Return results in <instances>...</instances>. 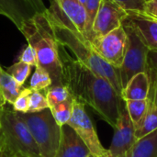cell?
<instances>
[{"instance_id":"1","label":"cell","mask_w":157,"mask_h":157,"mask_svg":"<svg viewBox=\"0 0 157 157\" xmlns=\"http://www.w3.org/2000/svg\"><path fill=\"white\" fill-rule=\"evenodd\" d=\"M59 52L63 66V84L68 88L73 99L90 107L114 129L124 100L106 79L72 57L62 45Z\"/></svg>"},{"instance_id":"2","label":"cell","mask_w":157,"mask_h":157,"mask_svg":"<svg viewBox=\"0 0 157 157\" xmlns=\"http://www.w3.org/2000/svg\"><path fill=\"white\" fill-rule=\"evenodd\" d=\"M37 53L38 65L48 72L52 86L63 84V66L60 58V44L55 37L53 27L47 9L35 13L18 29Z\"/></svg>"},{"instance_id":"3","label":"cell","mask_w":157,"mask_h":157,"mask_svg":"<svg viewBox=\"0 0 157 157\" xmlns=\"http://www.w3.org/2000/svg\"><path fill=\"white\" fill-rule=\"evenodd\" d=\"M47 12L59 44L66 50H69L73 53L75 59L84 64L94 74L106 79L121 96L122 92V86L121 83L119 69L104 61L94 51L89 41L65 25L54 13L49 10L48 7Z\"/></svg>"},{"instance_id":"4","label":"cell","mask_w":157,"mask_h":157,"mask_svg":"<svg viewBox=\"0 0 157 157\" xmlns=\"http://www.w3.org/2000/svg\"><path fill=\"white\" fill-rule=\"evenodd\" d=\"M0 151L3 157H41L28 129L13 109H0Z\"/></svg>"},{"instance_id":"5","label":"cell","mask_w":157,"mask_h":157,"mask_svg":"<svg viewBox=\"0 0 157 157\" xmlns=\"http://www.w3.org/2000/svg\"><path fill=\"white\" fill-rule=\"evenodd\" d=\"M17 113L29 130L40 156L55 157L61 140V127L54 121L51 109Z\"/></svg>"},{"instance_id":"6","label":"cell","mask_w":157,"mask_h":157,"mask_svg":"<svg viewBox=\"0 0 157 157\" xmlns=\"http://www.w3.org/2000/svg\"><path fill=\"white\" fill-rule=\"evenodd\" d=\"M128 36V45L119 74L122 90L128 82L137 74L147 73V55L149 49L143 42L137 32L130 25L122 24Z\"/></svg>"},{"instance_id":"7","label":"cell","mask_w":157,"mask_h":157,"mask_svg":"<svg viewBox=\"0 0 157 157\" xmlns=\"http://www.w3.org/2000/svg\"><path fill=\"white\" fill-rule=\"evenodd\" d=\"M80 137L90 154L95 157H106L110 155L98 138L95 125L87 114L85 105L73 99V114L67 123Z\"/></svg>"},{"instance_id":"8","label":"cell","mask_w":157,"mask_h":157,"mask_svg":"<svg viewBox=\"0 0 157 157\" xmlns=\"http://www.w3.org/2000/svg\"><path fill=\"white\" fill-rule=\"evenodd\" d=\"M90 44L104 61L119 69L122 64L128 45L127 32L122 25L104 36L95 38Z\"/></svg>"},{"instance_id":"9","label":"cell","mask_w":157,"mask_h":157,"mask_svg":"<svg viewBox=\"0 0 157 157\" xmlns=\"http://www.w3.org/2000/svg\"><path fill=\"white\" fill-rule=\"evenodd\" d=\"M48 9L54 13L65 25L89 41L87 17L85 6L80 0H52Z\"/></svg>"},{"instance_id":"10","label":"cell","mask_w":157,"mask_h":157,"mask_svg":"<svg viewBox=\"0 0 157 157\" xmlns=\"http://www.w3.org/2000/svg\"><path fill=\"white\" fill-rule=\"evenodd\" d=\"M129 12L113 0H102L92 25L94 39L122 26ZM93 39V40H94Z\"/></svg>"},{"instance_id":"11","label":"cell","mask_w":157,"mask_h":157,"mask_svg":"<svg viewBox=\"0 0 157 157\" xmlns=\"http://www.w3.org/2000/svg\"><path fill=\"white\" fill-rule=\"evenodd\" d=\"M136 141L134 126L123 102L120 118L114 128V135L109 151L114 156L127 157Z\"/></svg>"},{"instance_id":"12","label":"cell","mask_w":157,"mask_h":157,"mask_svg":"<svg viewBox=\"0 0 157 157\" xmlns=\"http://www.w3.org/2000/svg\"><path fill=\"white\" fill-rule=\"evenodd\" d=\"M123 23L134 29L149 50H157V20L141 12H130Z\"/></svg>"},{"instance_id":"13","label":"cell","mask_w":157,"mask_h":157,"mask_svg":"<svg viewBox=\"0 0 157 157\" xmlns=\"http://www.w3.org/2000/svg\"><path fill=\"white\" fill-rule=\"evenodd\" d=\"M90 155L89 150L69 126L61 127V140L55 157H86Z\"/></svg>"},{"instance_id":"14","label":"cell","mask_w":157,"mask_h":157,"mask_svg":"<svg viewBox=\"0 0 157 157\" xmlns=\"http://www.w3.org/2000/svg\"><path fill=\"white\" fill-rule=\"evenodd\" d=\"M35 12L25 0H0V16L11 21L17 29Z\"/></svg>"},{"instance_id":"15","label":"cell","mask_w":157,"mask_h":157,"mask_svg":"<svg viewBox=\"0 0 157 157\" xmlns=\"http://www.w3.org/2000/svg\"><path fill=\"white\" fill-rule=\"evenodd\" d=\"M150 78L147 73L134 75L121 92V98L125 100H144L150 96Z\"/></svg>"},{"instance_id":"16","label":"cell","mask_w":157,"mask_h":157,"mask_svg":"<svg viewBox=\"0 0 157 157\" xmlns=\"http://www.w3.org/2000/svg\"><path fill=\"white\" fill-rule=\"evenodd\" d=\"M23 86H20L0 64V100L3 106L12 105Z\"/></svg>"},{"instance_id":"17","label":"cell","mask_w":157,"mask_h":157,"mask_svg":"<svg viewBox=\"0 0 157 157\" xmlns=\"http://www.w3.org/2000/svg\"><path fill=\"white\" fill-rule=\"evenodd\" d=\"M127 157H157V130L137 140Z\"/></svg>"},{"instance_id":"18","label":"cell","mask_w":157,"mask_h":157,"mask_svg":"<svg viewBox=\"0 0 157 157\" xmlns=\"http://www.w3.org/2000/svg\"><path fill=\"white\" fill-rule=\"evenodd\" d=\"M157 130V106L152 101L150 103L149 109L142 120L141 123L137 128H135V138L139 140Z\"/></svg>"},{"instance_id":"19","label":"cell","mask_w":157,"mask_h":157,"mask_svg":"<svg viewBox=\"0 0 157 157\" xmlns=\"http://www.w3.org/2000/svg\"><path fill=\"white\" fill-rule=\"evenodd\" d=\"M151 103V99H144V100H125L124 104L128 114L131 118V121L135 128L139 126L142 120L145 116L149 106Z\"/></svg>"},{"instance_id":"20","label":"cell","mask_w":157,"mask_h":157,"mask_svg":"<svg viewBox=\"0 0 157 157\" xmlns=\"http://www.w3.org/2000/svg\"><path fill=\"white\" fill-rule=\"evenodd\" d=\"M56 123L62 127L66 125L73 114V98L50 109Z\"/></svg>"},{"instance_id":"21","label":"cell","mask_w":157,"mask_h":157,"mask_svg":"<svg viewBox=\"0 0 157 157\" xmlns=\"http://www.w3.org/2000/svg\"><path fill=\"white\" fill-rule=\"evenodd\" d=\"M52 86V80L46 70L40 66L35 67V71L29 80V88L34 91L47 90Z\"/></svg>"},{"instance_id":"22","label":"cell","mask_w":157,"mask_h":157,"mask_svg":"<svg viewBox=\"0 0 157 157\" xmlns=\"http://www.w3.org/2000/svg\"><path fill=\"white\" fill-rule=\"evenodd\" d=\"M45 96L49 103V109L72 98L68 88L64 85L50 86L45 90Z\"/></svg>"},{"instance_id":"23","label":"cell","mask_w":157,"mask_h":157,"mask_svg":"<svg viewBox=\"0 0 157 157\" xmlns=\"http://www.w3.org/2000/svg\"><path fill=\"white\" fill-rule=\"evenodd\" d=\"M6 71L20 85L24 86L25 82L27 81L30 72H31V66L24 63L22 62L17 61V63H14L12 65L7 67Z\"/></svg>"},{"instance_id":"24","label":"cell","mask_w":157,"mask_h":157,"mask_svg":"<svg viewBox=\"0 0 157 157\" xmlns=\"http://www.w3.org/2000/svg\"><path fill=\"white\" fill-rule=\"evenodd\" d=\"M101 1L102 0H85L84 2V6L87 17V30L89 36V42H91L94 39L92 33V25L96 17V15L98 11V8L100 6Z\"/></svg>"},{"instance_id":"25","label":"cell","mask_w":157,"mask_h":157,"mask_svg":"<svg viewBox=\"0 0 157 157\" xmlns=\"http://www.w3.org/2000/svg\"><path fill=\"white\" fill-rule=\"evenodd\" d=\"M49 109V103L46 98V96L40 91L31 90L29 97V112H39Z\"/></svg>"},{"instance_id":"26","label":"cell","mask_w":157,"mask_h":157,"mask_svg":"<svg viewBox=\"0 0 157 157\" xmlns=\"http://www.w3.org/2000/svg\"><path fill=\"white\" fill-rule=\"evenodd\" d=\"M31 89L29 87H23L14 103L12 104V109L16 112L27 113L29 112V97Z\"/></svg>"},{"instance_id":"27","label":"cell","mask_w":157,"mask_h":157,"mask_svg":"<svg viewBox=\"0 0 157 157\" xmlns=\"http://www.w3.org/2000/svg\"><path fill=\"white\" fill-rule=\"evenodd\" d=\"M18 61L30 65L31 67H36L38 65V58L34 48L31 45L27 44L21 51L18 56Z\"/></svg>"},{"instance_id":"28","label":"cell","mask_w":157,"mask_h":157,"mask_svg":"<svg viewBox=\"0 0 157 157\" xmlns=\"http://www.w3.org/2000/svg\"><path fill=\"white\" fill-rule=\"evenodd\" d=\"M118 3L126 11L130 12H141L143 13L146 0H113Z\"/></svg>"},{"instance_id":"29","label":"cell","mask_w":157,"mask_h":157,"mask_svg":"<svg viewBox=\"0 0 157 157\" xmlns=\"http://www.w3.org/2000/svg\"><path fill=\"white\" fill-rule=\"evenodd\" d=\"M147 74L149 75L150 84H151L149 98L151 99V101L155 106H157V71L148 69L147 70Z\"/></svg>"},{"instance_id":"30","label":"cell","mask_w":157,"mask_h":157,"mask_svg":"<svg viewBox=\"0 0 157 157\" xmlns=\"http://www.w3.org/2000/svg\"><path fill=\"white\" fill-rule=\"evenodd\" d=\"M143 14L157 20V0H147L145 2Z\"/></svg>"},{"instance_id":"31","label":"cell","mask_w":157,"mask_h":157,"mask_svg":"<svg viewBox=\"0 0 157 157\" xmlns=\"http://www.w3.org/2000/svg\"><path fill=\"white\" fill-rule=\"evenodd\" d=\"M25 1L35 13H42L47 9L43 0H25Z\"/></svg>"},{"instance_id":"32","label":"cell","mask_w":157,"mask_h":157,"mask_svg":"<svg viewBox=\"0 0 157 157\" xmlns=\"http://www.w3.org/2000/svg\"><path fill=\"white\" fill-rule=\"evenodd\" d=\"M147 70L157 71V50H149L147 55Z\"/></svg>"},{"instance_id":"33","label":"cell","mask_w":157,"mask_h":157,"mask_svg":"<svg viewBox=\"0 0 157 157\" xmlns=\"http://www.w3.org/2000/svg\"><path fill=\"white\" fill-rule=\"evenodd\" d=\"M106 157H116V156H114V155H108V156H106Z\"/></svg>"},{"instance_id":"34","label":"cell","mask_w":157,"mask_h":157,"mask_svg":"<svg viewBox=\"0 0 157 157\" xmlns=\"http://www.w3.org/2000/svg\"><path fill=\"white\" fill-rule=\"evenodd\" d=\"M86 157H95V156H93V155H92L90 154V155H87V156H86Z\"/></svg>"},{"instance_id":"35","label":"cell","mask_w":157,"mask_h":157,"mask_svg":"<svg viewBox=\"0 0 157 157\" xmlns=\"http://www.w3.org/2000/svg\"><path fill=\"white\" fill-rule=\"evenodd\" d=\"M80 1H81V3H82V4L84 5V2H85V0H80Z\"/></svg>"},{"instance_id":"36","label":"cell","mask_w":157,"mask_h":157,"mask_svg":"<svg viewBox=\"0 0 157 157\" xmlns=\"http://www.w3.org/2000/svg\"><path fill=\"white\" fill-rule=\"evenodd\" d=\"M0 107H4V106L2 105V103H1V100H0Z\"/></svg>"},{"instance_id":"37","label":"cell","mask_w":157,"mask_h":157,"mask_svg":"<svg viewBox=\"0 0 157 157\" xmlns=\"http://www.w3.org/2000/svg\"><path fill=\"white\" fill-rule=\"evenodd\" d=\"M0 157H3L2 156V154H1V151H0Z\"/></svg>"},{"instance_id":"38","label":"cell","mask_w":157,"mask_h":157,"mask_svg":"<svg viewBox=\"0 0 157 157\" xmlns=\"http://www.w3.org/2000/svg\"><path fill=\"white\" fill-rule=\"evenodd\" d=\"M1 108H2V107H0V109H1Z\"/></svg>"},{"instance_id":"39","label":"cell","mask_w":157,"mask_h":157,"mask_svg":"<svg viewBox=\"0 0 157 157\" xmlns=\"http://www.w3.org/2000/svg\"><path fill=\"white\" fill-rule=\"evenodd\" d=\"M146 1H147V0H146Z\"/></svg>"}]
</instances>
